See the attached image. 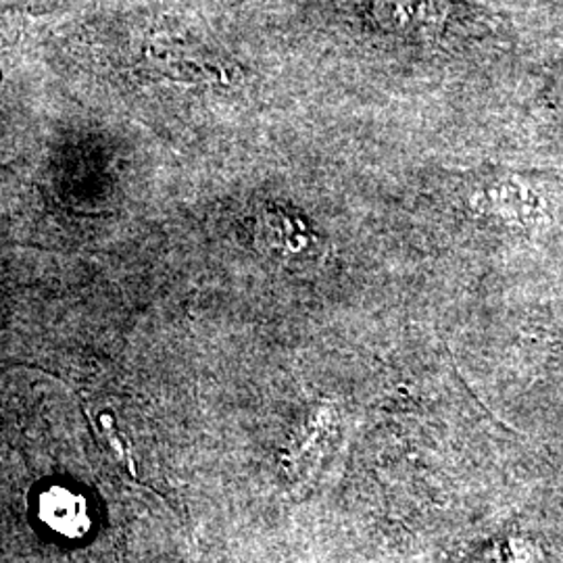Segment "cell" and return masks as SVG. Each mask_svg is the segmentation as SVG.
I'll use <instances>...</instances> for the list:
<instances>
[{"label": "cell", "mask_w": 563, "mask_h": 563, "mask_svg": "<svg viewBox=\"0 0 563 563\" xmlns=\"http://www.w3.org/2000/svg\"><path fill=\"white\" fill-rule=\"evenodd\" d=\"M260 242L269 251L278 255H297L305 249L307 239L301 236V230L280 213H267L260 222Z\"/></svg>", "instance_id": "cell-1"}, {"label": "cell", "mask_w": 563, "mask_h": 563, "mask_svg": "<svg viewBox=\"0 0 563 563\" xmlns=\"http://www.w3.org/2000/svg\"><path fill=\"white\" fill-rule=\"evenodd\" d=\"M42 516L46 523L65 534H80L86 522L84 501L69 493H60L59 499L51 495L48 504L42 505Z\"/></svg>", "instance_id": "cell-2"}]
</instances>
